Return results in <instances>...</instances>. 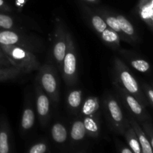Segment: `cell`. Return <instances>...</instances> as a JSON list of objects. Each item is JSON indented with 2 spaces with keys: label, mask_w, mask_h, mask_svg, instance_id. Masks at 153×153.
Returning <instances> with one entry per match:
<instances>
[{
  "label": "cell",
  "mask_w": 153,
  "mask_h": 153,
  "mask_svg": "<svg viewBox=\"0 0 153 153\" xmlns=\"http://www.w3.org/2000/svg\"><path fill=\"white\" fill-rule=\"evenodd\" d=\"M113 85H117L134 96L144 106L149 105L141 86L128 66L121 58L115 57L113 61Z\"/></svg>",
  "instance_id": "cell-1"
},
{
  "label": "cell",
  "mask_w": 153,
  "mask_h": 153,
  "mask_svg": "<svg viewBox=\"0 0 153 153\" xmlns=\"http://www.w3.org/2000/svg\"><path fill=\"white\" fill-rule=\"evenodd\" d=\"M102 108L111 129L123 136L130 124L120 100L111 93H105L102 102Z\"/></svg>",
  "instance_id": "cell-2"
},
{
  "label": "cell",
  "mask_w": 153,
  "mask_h": 153,
  "mask_svg": "<svg viewBox=\"0 0 153 153\" xmlns=\"http://www.w3.org/2000/svg\"><path fill=\"white\" fill-rule=\"evenodd\" d=\"M13 67L24 74L37 71L41 67L37 56L31 51L16 46H0Z\"/></svg>",
  "instance_id": "cell-3"
},
{
  "label": "cell",
  "mask_w": 153,
  "mask_h": 153,
  "mask_svg": "<svg viewBox=\"0 0 153 153\" xmlns=\"http://www.w3.org/2000/svg\"><path fill=\"white\" fill-rule=\"evenodd\" d=\"M37 71L35 82L47 94L52 104L56 107L60 100V82L58 70L52 64H45L41 65Z\"/></svg>",
  "instance_id": "cell-4"
},
{
  "label": "cell",
  "mask_w": 153,
  "mask_h": 153,
  "mask_svg": "<svg viewBox=\"0 0 153 153\" xmlns=\"http://www.w3.org/2000/svg\"><path fill=\"white\" fill-rule=\"evenodd\" d=\"M0 46H16L31 52H39L43 43L39 37L24 31L0 29Z\"/></svg>",
  "instance_id": "cell-5"
},
{
  "label": "cell",
  "mask_w": 153,
  "mask_h": 153,
  "mask_svg": "<svg viewBox=\"0 0 153 153\" xmlns=\"http://www.w3.org/2000/svg\"><path fill=\"white\" fill-rule=\"evenodd\" d=\"M63 79L67 86H73L78 82L77 54L73 36L67 31V50L61 70Z\"/></svg>",
  "instance_id": "cell-6"
},
{
  "label": "cell",
  "mask_w": 153,
  "mask_h": 153,
  "mask_svg": "<svg viewBox=\"0 0 153 153\" xmlns=\"http://www.w3.org/2000/svg\"><path fill=\"white\" fill-rule=\"evenodd\" d=\"M113 85L118 100L122 104L123 107L126 109L129 117L136 120L139 123L152 120V117L146 109V106L141 104L134 96L127 93L120 87L115 85Z\"/></svg>",
  "instance_id": "cell-7"
},
{
  "label": "cell",
  "mask_w": 153,
  "mask_h": 153,
  "mask_svg": "<svg viewBox=\"0 0 153 153\" xmlns=\"http://www.w3.org/2000/svg\"><path fill=\"white\" fill-rule=\"evenodd\" d=\"M67 31L65 24L59 18H56L53 32L52 57L57 70L61 72L63 60L67 50Z\"/></svg>",
  "instance_id": "cell-8"
},
{
  "label": "cell",
  "mask_w": 153,
  "mask_h": 153,
  "mask_svg": "<svg viewBox=\"0 0 153 153\" xmlns=\"http://www.w3.org/2000/svg\"><path fill=\"white\" fill-rule=\"evenodd\" d=\"M35 109L40 125L46 126L51 118V100L40 85L34 82Z\"/></svg>",
  "instance_id": "cell-9"
},
{
  "label": "cell",
  "mask_w": 153,
  "mask_h": 153,
  "mask_svg": "<svg viewBox=\"0 0 153 153\" xmlns=\"http://www.w3.org/2000/svg\"><path fill=\"white\" fill-rule=\"evenodd\" d=\"M35 110L33 106L32 100L30 94L25 95L23 109L20 120V131L23 133L30 131L35 123Z\"/></svg>",
  "instance_id": "cell-10"
},
{
  "label": "cell",
  "mask_w": 153,
  "mask_h": 153,
  "mask_svg": "<svg viewBox=\"0 0 153 153\" xmlns=\"http://www.w3.org/2000/svg\"><path fill=\"white\" fill-rule=\"evenodd\" d=\"M119 54L127 63L137 71L142 73H149L151 70V65L148 61L132 51L127 49H120Z\"/></svg>",
  "instance_id": "cell-11"
},
{
  "label": "cell",
  "mask_w": 153,
  "mask_h": 153,
  "mask_svg": "<svg viewBox=\"0 0 153 153\" xmlns=\"http://www.w3.org/2000/svg\"><path fill=\"white\" fill-rule=\"evenodd\" d=\"M94 10L102 18L103 20L107 24L108 27L111 28L112 30L116 31L119 34L121 40H123V41L128 42V39L126 37V35L122 31L120 27L119 22H118L115 12L108 10V9L105 8V7H97V8H94Z\"/></svg>",
  "instance_id": "cell-12"
},
{
  "label": "cell",
  "mask_w": 153,
  "mask_h": 153,
  "mask_svg": "<svg viewBox=\"0 0 153 153\" xmlns=\"http://www.w3.org/2000/svg\"><path fill=\"white\" fill-rule=\"evenodd\" d=\"M82 10H83L85 19H87L89 25L97 34L100 35L108 28V25L105 22L94 10V8L90 7L89 6L82 5Z\"/></svg>",
  "instance_id": "cell-13"
},
{
  "label": "cell",
  "mask_w": 153,
  "mask_h": 153,
  "mask_svg": "<svg viewBox=\"0 0 153 153\" xmlns=\"http://www.w3.org/2000/svg\"><path fill=\"white\" fill-rule=\"evenodd\" d=\"M0 153H12L10 128L7 117L4 115L0 117Z\"/></svg>",
  "instance_id": "cell-14"
},
{
  "label": "cell",
  "mask_w": 153,
  "mask_h": 153,
  "mask_svg": "<svg viewBox=\"0 0 153 153\" xmlns=\"http://www.w3.org/2000/svg\"><path fill=\"white\" fill-rule=\"evenodd\" d=\"M120 27L126 37H127L129 43H137L140 41V37L137 34L136 28L128 19H127L124 15L119 13H115Z\"/></svg>",
  "instance_id": "cell-15"
},
{
  "label": "cell",
  "mask_w": 153,
  "mask_h": 153,
  "mask_svg": "<svg viewBox=\"0 0 153 153\" xmlns=\"http://www.w3.org/2000/svg\"><path fill=\"white\" fill-rule=\"evenodd\" d=\"M137 12L140 19L153 31V0H139Z\"/></svg>",
  "instance_id": "cell-16"
},
{
  "label": "cell",
  "mask_w": 153,
  "mask_h": 153,
  "mask_svg": "<svg viewBox=\"0 0 153 153\" xmlns=\"http://www.w3.org/2000/svg\"><path fill=\"white\" fill-rule=\"evenodd\" d=\"M100 100L97 97L91 96L83 100L79 114L82 117L88 116H100Z\"/></svg>",
  "instance_id": "cell-17"
},
{
  "label": "cell",
  "mask_w": 153,
  "mask_h": 153,
  "mask_svg": "<svg viewBox=\"0 0 153 153\" xmlns=\"http://www.w3.org/2000/svg\"><path fill=\"white\" fill-rule=\"evenodd\" d=\"M83 102V92L80 89L70 90L67 95V107L73 114L77 115Z\"/></svg>",
  "instance_id": "cell-18"
},
{
  "label": "cell",
  "mask_w": 153,
  "mask_h": 153,
  "mask_svg": "<svg viewBox=\"0 0 153 153\" xmlns=\"http://www.w3.org/2000/svg\"><path fill=\"white\" fill-rule=\"evenodd\" d=\"M128 118L130 126L132 127V128L135 131L136 134H137V137L138 138L139 142H140V146H141L142 152L153 153V149L152 146H151L150 143H149V139H148L146 133L144 132L143 129L142 128L140 124L136 120L131 117H128Z\"/></svg>",
  "instance_id": "cell-19"
},
{
  "label": "cell",
  "mask_w": 153,
  "mask_h": 153,
  "mask_svg": "<svg viewBox=\"0 0 153 153\" xmlns=\"http://www.w3.org/2000/svg\"><path fill=\"white\" fill-rule=\"evenodd\" d=\"M87 135L93 138H97L101 132L100 116H88L82 117Z\"/></svg>",
  "instance_id": "cell-20"
},
{
  "label": "cell",
  "mask_w": 153,
  "mask_h": 153,
  "mask_svg": "<svg viewBox=\"0 0 153 153\" xmlns=\"http://www.w3.org/2000/svg\"><path fill=\"white\" fill-rule=\"evenodd\" d=\"M87 135L82 118L78 117L72 123L70 129V138L73 143L82 141Z\"/></svg>",
  "instance_id": "cell-21"
},
{
  "label": "cell",
  "mask_w": 153,
  "mask_h": 153,
  "mask_svg": "<svg viewBox=\"0 0 153 153\" xmlns=\"http://www.w3.org/2000/svg\"><path fill=\"white\" fill-rule=\"evenodd\" d=\"M50 134L52 140L58 144H63L68 138V130L66 126L60 121L54 123L51 127Z\"/></svg>",
  "instance_id": "cell-22"
},
{
  "label": "cell",
  "mask_w": 153,
  "mask_h": 153,
  "mask_svg": "<svg viewBox=\"0 0 153 153\" xmlns=\"http://www.w3.org/2000/svg\"><path fill=\"white\" fill-rule=\"evenodd\" d=\"M100 37L106 46L113 49H119L120 47L121 39L119 34L108 27L102 33L100 34Z\"/></svg>",
  "instance_id": "cell-23"
},
{
  "label": "cell",
  "mask_w": 153,
  "mask_h": 153,
  "mask_svg": "<svg viewBox=\"0 0 153 153\" xmlns=\"http://www.w3.org/2000/svg\"><path fill=\"white\" fill-rule=\"evenodd\" d=\"M123 137L126 140L127 145L131 149L133 153H143L137 134L131 126L125 131Z\"/></svg>",
  "instance_id": "cell-24"
},
{
  "label": "cell",
  "mask_w": 153,
  "mask_h": 153,
  "mask_svg": "<svg viewBox=\"0 0 153 153\" xmlns=\"http://www.w3.org/2000/svg\"><path fill=\"white\" fill-rule=\"evenodd\" d=\"M0 29L13 30V31H24V28L20 26V24L16 22L14 18L5 13H0Z\"/></svg>",
  "instance_id": "cell-25"
},
{
  "label": "cell",
  "mask_w": 153,
  "mask_h": 153,
  "mask_svg": "<svg viewBox=\"0 0 153 153\" xmlns=\"http://www.w3.org/2000/svg\"><path fill=\"white\" fill-rule=\"evenodd\" d=\"M24 73L15 67H0V82H7L18 79Z\"/></svg>",
  "instance_id": "cell-26"
},
{
  "label": "cell",
  "mask_w": 153,
  "mask_h": 153,
  "mask_svg": "<svg viewBox=\"0 0 153 153\" xmlns=\"http://www.w3.org/2000/svg\"><path fill=\"white\" fill-rule=\"evenodd\" d=\"M49 149L48 143L45 140H40L37 143H34L28 149L27 153H46Z\"/></svg>",
  "instance_id": "cell-27"
},
{
  "label": "cell",
  "mask_w": 153,
  "mask_h": 153,
  "mask_svg": "<svg viewBox=\"0 0 153 153\" xmlns=\"http://www.w3.org/2000/svg\"><path fill=\"white\" fill-rule=\"evenodd\" d=\"M140 126H141L142 128L143 129L144 132L146 133V136H147L149 141L150 143L151 146H152L153 149V123L152 120H149L144 121V122L140 123Z\"/></svg>",
  "instance_id": "cell-28"
},
{
  "label": "cell",
  "mask_w": 153,
  "mask_h": 153,
  "mask_svg": "<svg viewBox=\"0 0 153 153\" xmlns=\"http://www.w3.org/2000/svg\"><path fill=\"white\" fill-rule=\"evenodd\" d=\"M141 88L143 90L144 95L146 97V100L149 102V104L153 107V88L151 85L147 83H143L141 84Z\"/></svg>",
  "instance_id": "cell-29"
},
{
  "label": "cell",
  "mask_w": 153,
  "mask_h": 153,
  "mask_svg": "<svg viewBox=\"0 0 153 153\" xmlns=\"http://www.w3.org/2000/svg\"><path fill=\"white\" fill-rule=\"evenodd\" d=\"M0 11L2 13H10L12 7L4 0H0Z\"/></svg>",
  "instance_id": "cell-30"
},
{
  "label": "cell",
  "mask_w": 153,
  "mask_h": 153,
  "mask_svg": "<svg viewBox=\"0 0 153 153\" xmlns=\"http://www.w3.org/2000/svg\"><path fill=\"white\" fill-rule=\"evenodd\" d=\"M116 143L120 153H133L128 146H126L123 143H120V141H117Z\"/></svg>",
  "instance_id": "cell-31"
},
{
  "label": "cell",
  "mask_w": 153,
  "mask_h": 153,
  "mask_svg": "<svg viewBox=\"0 0 153 153\" xmlns=\"http://www.w3.org/2000/svg\"><path fill=\"white\" fill-rule=\"evenodd\" d=\"M13 67L11 63L8 60H0V67Z\"/></svg>",
  "instance_id": "cell-32"
},
{
  "label": "cell",
  "mask_w": 153,
  "mask_h": 153,
  "mask_svg": "<svg viewBox=\"0 0 153 153\" xmlns=\"http://www.w3.org/2000/svg\"><path fill=\"white\" fill-rule=\"evenodd\" d=\"M27 1H28V0H16V6L20 7V8H22V7L24 6V4L26 3Z\"/></svg>",
  "instance_id": "cell-33"
},
{
  "label": "cell",
  "mask_w": 153,
  "mask_h": 153,
  "mask_svg": "<svg viewBox=\"0 0 153 153\" xmlns=\"http://www.w3.org/2000/svg\"><path fill=\"white\" fill-rule=\"evenodd\" d=\"M82 1H84L85 2L92 4H99L101 2V0H82Z\"/></svg>",
  "instance_id": "cell-34"
},
{
  "label": "cell",
  "mask_w": 153,
  "mask_h": 153,
  "mask_svg": "<svg viewBox=\"0 0 153 153\" xmlns=\"http://www.w3.org/2000/svg\"><path fill=\"white\" fill-rule=\"evenodd\" d=\"M0 60H8L7 57L6 56V55L4 53L2 49H1V46H0Z\"/></svg>",
  "instance_id": "cell-35"
},
{
  "label": "cell",
  "mask_w": 153,
  "mask_h": 153,
  "mask_svg": "<svg viewBox=\"0 0 153 153\" xmlns=\"http://www.w3.org/2000/svg\"><path fill=\"white\" fill-rule=\"evenodd\" d=\"M151 85H152V88H153V82H152V84H151Z\"/></svg>",
  "instance_id": "cell-36"
}]
</instances>
